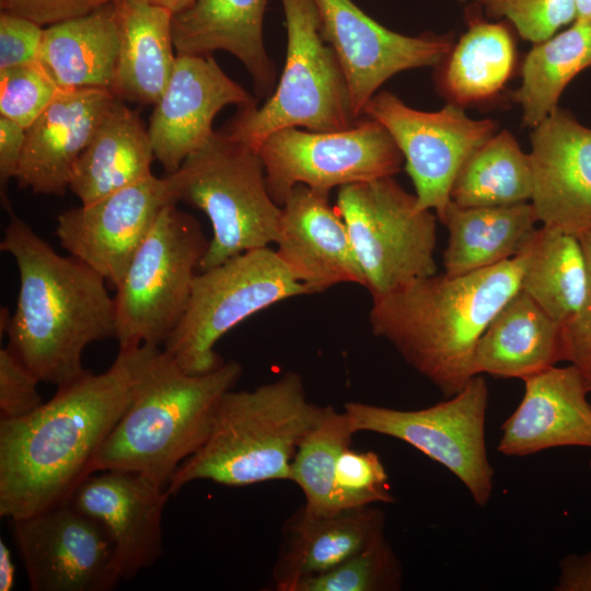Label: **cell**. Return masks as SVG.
Instances as JSON below:
<instances>
[{
  "label": "cell",
  "instance_id": "484cf974",
  "mask_svg": "<svg viewBox=\"0 0 591 591\" xmlns=\"http://www.w3.org/2000/svg\"><path fill=\"white\" fill-rule=\"evenodd\" d=\"M119 44L114 1L45 27L38 63L59 90L113 93Z\"/></svg>",
  "mask_w": 591,
  "mask_h": 591
},
{
  "label": "cell",
  "instance_id": "f35d334b",
  "mask_svg": "<svg viewBox=\"0 0 591 591\" xmlns=\"http://www.w3.org/2000/svg\"><path fill=\"white\" fill-rule=\"evenodd\" d=\"M39 378L9 347L0 349V420L25 417L43 405Z\"/></svg>",
  "mask_w": 591,
  "mask_h": 591
},
{
  "label": "cell",
  "instance_id": "7c38bea8",
  "mask_svg": "<svg viewBox=\"0 0 591 591\" xmlns=\"http://www.w3.org/2000/svg\"><path fill=\"white\" fill-rule=\"evenodd\" d=\"M268 193L282 207L299 184L331 192L334 187L394 176L404 157L387 129L361 116L344 130L285 128L259 146Z\"/></svg>",
  "mask_w": 591,
  "mask_h": 591
},
{
  "label": "cell",
  "instance_id": "bcb514c9",
  "mask_svg": "<svg viewBox=\"0 0 591 591\" xmlns=\"http://www.w3.org/2000/svg\"><path fill=\"white\" fill-rule=\"evenodd\" d=\"M148 3L161 7L170 11L172 14H176L186 8H188L195 0H142Z\"/></svg>",
  "mask_w": 591,
  "mask_h": 591
},
{
  "label": "cell",
  "instance_id": "74e56055",
  "mask_svg": "<svg viewBox=\"0 0 591 591\" xmlns=\"http://www.w3.org/2000/svg\"><path fill=\"white\" fill-rule=\"evenodd\" d=\"M483 5L494 18H507L520 36L534 44L542 43L576 21L575 0H459Z\"/></svg>",
  "mask_w": 591,
  "mask_h": 591
},
{
  "label": "cell",
  "instance_id": "6da1fadb",
  "mask_svg": "<svg viewBox=\"0 0 591 591\" xmlns=\"http://www.w3.org/2000/svg\"><path fill=\"white\" fill-rule=\"evenodd\" d=\"M159 350L121 349L106 371H89L57 387L25 417L0 420L2 518H24L70 500Z\"/></svg>",
  "mask_w": 591,
  "mask_h": 591
},
{
  "label": "cell",
  "instance_id": "ac0fdd59",
  "mask_svg": "<svg viewBox=\"0 0 591 591\" xmlns=\"http://www.w3.org/2000/svg\"><path fill=\"white\" fill-rule=\"evenodd\" d=\"M170 496L136 473L107 470L89 475L69 501L104 528L119 578L131 580L163 554L162 519Z\"/></svg>",
  "mask_w": 591,
  "mask_h": 591
},
{
  "label": "cell",
  "instance_id": "d4e9b609",
  "mask_svg": "<svg viewBox=\"0 0 591 591\" xmlns=\"http://www.w3.org/2000/svg\"><path fill=\"white\" fill-rule=\"evenodd\" d=\"M563 359L561 324L523 290L493 317L475 348V375L522 381Z\"/></svg>",
  "mask_w": 591,
  "mask_h": 591
},
{
  "label": "cell",
  "instance_id": "d6a6232c",
  "mask_svg": "<svg viewBox=\"0 0 591 591\" xmlns=\"http://www.w3.org/2000/svg\"><path fill=\"white\" fill-rule=\"evenodd\" d=\"M530 154L502 130L475 150L459 171L450 198L460 207L507 206L532 198Z\"/></svg>",
  "mask_w": 591,
  "mask_h": 591
},
{
  "label": "cell",
  "instance_id": "9c48e42d",
  "mask_svg": "<svg viewBox=\"0 0 591 591\" xmlns=\"http://www.w3.org/2000/svg\"><path fill=\"white\" fill-rule=\"evenodd\" d=\"M269 246L246 251L198 271L187 310L163 350L189 374H202L224 361L219 339L247 317L289 298L308 296Z\"/></svg>",
  "mask_w": 591,
  "mask_h": 591
},
{
  "label": "cell",
  "instance_id": "2e32d148",
  "mask_svg": "<svg viewBox=\"0 0 591 591\" xmlns=\"http://www.w3.org/2000/svg\"><path fill=\"white\" fill-rule=\"evenodd\" d=\"M320 33L335 51L358 117L391 77L404 70L439 66L452 49L448 35L407 36L384 27L352 0H313Z\"/></svg>",
  "mask_w": 591,
  "mask_h": 591
},
{
  "label": "cell",
  "instance_id": "5bb4252c",
  "mask_svg": "<svg viewBox=\"0 0 591 591\" xmlns=\"http://www.w3.org/2000/svg\"><path fill=\"white\" fill-rule=\"evenodd\" d=\"M11 521L32 591H108L121 580L108 534L70 501Z\"/></svg>",
  "mask_w": 591,
  "mask_h": 591
},
{
  "label": "cell",
  "instance_id": "9a60e30c",
  "mask_svg": "<svg viewBox=\"0 0 591 591\" xmlns=\"http://www.w3.org/2000/svg\"><path fill=\"white\" fill-rule=\"evenodd\" d=\"M177 202L172 175H152L63 211L56 219L55 235L69 255L116 288L161 211Z\"/></svg>",
  "mask_w": 591,
  "mask_h": 591
},
{
  "label": "cell",
  "instance_id": "52a82bcc",
  "mask_svg": "<svg viewBox=\"0 0 591 591\" xmlns=\"http://www.w3.org/2000/svg\"><path fill=\"white\" fill-rule=\"evenodd\" d=\"M280 1L287 30L280 80L262 106L239 108L223 130L255 150L269 135L285 128L337 131L360 119L337 56L321 36L314 1Z\"/></svg>",
  "mask_w": 591,
  "mask_h": 591
},
{
  "label": "cell",
  "instance_id": "7bdbcfd3",
  "mask_svg": "<svg viewBox=\"0 0 591 591\" xmlns=\"http://www.w3.org/2000/svg\"><path fill=\"white\" fill-rule=\"evenodd\" d=\"M26 140V129L0 116V188L5 210L11 209L7 196L8 183L16 177Z\"/></svg>",
  "mask_w": 591,
  "mask_h": 591
},
{
  "label": "cell",
  "instance_id": "8fae6325",
  "mask_svg": "<svg viewBox=\"0 0 591 591\" xmlns=\"http://www.w3.org/2000/svg\"><path fill=\"white\" fill-rule=\"evenodd\" d=\"M488 387L482 374L432 406L403 410L360 402L344 405L352 430L402 440L452 473L479 507L493 495L494 468L485 442Z\"/></svg>",
  "mask_w": 591,
  "mask_h": 591
},
{
  "label": "cell",
  "instance_id": "3957f363",
  "mask_svg": "<svg viewBox=\"0 0 591 591\" xmlns=\"http://www.w3.org/2000/svg\"><path fill=\"white\" fill-rule=\"evenodd\" d=\"M518 254L497 265L459 276L434 274L372 297V333L445 398L475 376L473 358L482 334L520 290Z\"/></svg>",
  "mask_w": 591,
  "mask_h": 591
},
{
  "label": "cell",
  "instance_id": "d6986e66",
  "mask_svg": "<svg viewBox=\"0 0 591 591\" xmlns=\"http://www.w3.org/2000/svg\"><path fill=\"white\" fill-rule=\"evenodd\" d=\"M533 129L531 204L537 220L579 236L591 229V128L556 108Z\"/></svg>",
  "mask_w": 591,
  "mask_h": 591
},
{
  "label": "cell",
  "instance_id": "ba28073f",
  "mask_svg": "<svg viewBox=\"0 0 591 591\" xmlns=\"http://www.w3.org/2000/svg\"><path fill=\"white\" fill-rule=\"evenodd\" d=\"M176 205L161 211L115 288L119 350L164 345L187 310L209 240Z\"/></svg>",
  "mask_w": 591,
  "mask_h": 591
},
{
  "label": "cell",
  "instance_id": "7dc6e473",
  "mask_svg": "<svg viewBox=\"0 0 591 591\" xmlns=\"http://www.w3.org/2000/svg\"><path fill=\"white\" fill-rule=\"evenodd\" d=\"M577 8V19L591 21V0H575Z\"/></svg>",
  "mask_w": 591,
  "mask_h": 591
},
{
  "label": "cell",
  "instance_id": "e0dca14e",
  "mask_svg": "<svg viewBox=\"0 0 591 591\" xmlns=\"http://www.w3.org/2000/svg\"><path fill=\"white\" fill-rule=\"evenodd\" d=\"M228 105L246 108L254 97L229 78L211 55H176L167 85L148 127L154 157L167 174L215 132L212 121Z\"/></svg>",
  "mask_w": 591,
  "mask_h": 591
},
{
  "label": "cell",
  "instance_id": "8d00e7d4",
  "mask_svg": "<svg viewBox=\"0 0 591 591\" xmlns=\"http://www.w3.org/2000/svg\"><path fill=\"white\" fill-rule=\"evenodd\" d=\"M59 92L38 62L0 70V116L27 129Z\"/></svg>",
  "mask_w": 591,
  "mask_h": 591
},
{
  "label": "cell",
  "instance_id": "44dd1931",
  "mask_svg": "<svg viewBox=\"0 0 591 591\" xmlns=\"http://www.w3.org/2000/svg\"><path fill=\"white\" fill-rule=\"evenodd\" d=\"M523 382V397L501 426L498 452L522 457L553 448L591 449L590 390L575 366H553Z\"/></svg>",
  "mask_w": 591,
  "mask_h": 591
},
{
  "label": "cell",
  "instance_id": "4dcf8cb0",
  "mask_svg": "<svg viewBox=\"0 0 591 591\" xmlns=\"http://www.w3.org/2000/svg\"><path fill=\"white\" fill-rule=\"evenodd\" d=\"M515 57L503 23L473 22L442 61L439 86L459 106L486 101L505 86Z\"/></svg>",
  "mask_w": 591,
  "mask_h": 591
},
{
  "label": "cell",
  "instance_id": "83f0119b",
  "mask_svg": "<svg viewBox=\"0 0 591 591\" xmlns=\"http://www.w3.org/2000/svg\"><path fill=\"white\" fill-rule=\"evenodd\" d=\"M115 9L120 44L113 94L121 101L154 105L176 59L173 14L142 0H116Z\"/></svg>",
  "mask_w": 591,
  "mask_h": 591
},
{
  "label": "cell",
  "instance_id": "603a6c76",
  "mask_svg": "<svg viewBox=\"0 0 591 591\" xmlns=\"http://www.w3.org/2000/svg\"><path fill=\"white\" fill-rule=\"evenodd\" d=\"M385 537V514L373 506L311 514L303 507L285 523L273 568L278 591L326 572Z\"/></svg>",
  "mask_w": 591,
  "mask_h": 591
},
{
  "label": "cell",
  "instance_id": "f546056e",
  "mask_svg": "<svg viewBox=\"0 0 591 591\" xmlns=\"http://www.w3.org/2000/svg\"><path fill=\"white\" fill-rule=\"evenodd\" d=\"M519 255L520 289L559 324L572 318L589 289L588 264L579 236L542 225Z\"/></svg>",
  "mask_w": 591,
  "mask_h": 591
},
{
  "label": "cell",
  "instance_id": "1f68e13d",
  "mask_svg": "<svg viewBox=\"0 0 591 591\" xmlns=\"http://www.w3.org/2000/svg\"><path fill=\"white\" fill-rule=\"evenodd\" d=\"M591 66V21L576 20L564 32L535 44L522 65V82L513 93L523 123L535 128L558 108L567 84Z\"/></svg>",
  "mask_w": 591,
  "mask_h": 591
},
{
  "label": "cell",
  "instance_id": "7402d4cb",
  "mask_svg": "<svg viewBox=\"0 0 591 591\" xmlns=\"http://www.w3.org/2000/svg\"><path fill=\"white\" fill-rule=\"evenodd\" d=\"M116 100L107 90H60L26 129L19 187L62 196L79 157Z\"/></svg>",
  "mask_w": 591,
  "mask_h": 591
},
{
  "label": "cell",
  "instance_id": "cb8c5ba5",
  "mask_svg": "<svg viewBox=\"0 0 591 591\" xmlns=\"http://www.w3.org/2000/svg\"><path fill=\"white\" fill-rule=\"evenodd\" d=\"M268 0H195L173 14L172 35L177 55L206 56L224 50L248 71L257 97L275 90L276 70L263 38Z\"/></svg>",
  "mask_w": 591,
  "mask_h": 591
},
{
  "label": "cell",
  "instance_id": "4316f807",
  "mask_svg": "<svg viewBox=\"0 0 591 591\" xmlns=\"http://www.w3.org/2000/svg\"><path fill=\"white\" fill-rule=\"evenodd\" d=\"M154 159L148 128L117 99L79 157L69 189L81 205L92 204L151 177Z\"/></svg>",
  "mask_w": 591,
  "mask_h": 591
},
{
  "label": "cell",
  "instance_id": "ffe728a7",
  "mask_svg": "<svg viewBox=\"0 0 591 591\" xmlns=\"http://www.w3.org/2000/svg\"><path fill=\"white\" fill-rule=\"evenodd\" d=\"M329 192L299 184L282 205L276 253L309 294L336 285L364 287L347 227Z\"/></svg>",
  "mask_w": 591,
  "mask_h": 591
},
{
  "label": "cell",
  "instance_id": "f6af8a7d",
  "mask_svg": "<svg viewBox=\"0 0 591 591\" xmlns=\"http://www.w3.org/2000/svg\"><path fill=\"white\" fill-rule=\"evenodd\" d=\"M15 566L8 545L0 541V590L11 591L15 584Z\"/></svg>",
  "mask_w": 591,
  "mask_h": 591
},
{
  "label": "cell",
  "instance_id": "ee69618b",
  "mask_svg": "<svg viewBox=\"0 0 591 591\" xmlns=\"http://www.w3.org/2000/svg\"><path fill=\"white\" fill-rule=\"evenodd\" d=\"M555 590L591 591V552L569 555L560 561V572Z\"/></svg>",
  "mask_w": 591,
  "mask_h": 591
},
{
  "label": "cell",
  "instance_id": "8992f818",
  "mask_svg": "<svg viewBox=\"0 0 591 591\" xmlns=\"http://www.w3.org/2000/svg\"><path fill=\"white\" fill-rule=\"evenodd\" d=\"M177 201L201 210L212 236L199 270L276 243L282 208L270 197L258 151L215 131L171 174Z\"/></svg>",
  "mask_w": 591,
  "mask_h": 591
},
{
  "label": "cell",
  "instance_id": "f1b7e54d",
  "mask_svg": "<svg viewBox=\"0 0 591 591\" xmlns=\"http://www.w3.org/2000/svg\"><path fill=\"white\" fill-rule=\"evenodd\" d=\"M449 232L444 274L459 276L517 256L537 229L531 202L460 207L452 200L439 220Z\"/></svg>",
  "mask_w": 591,
  "mask_h": 591
},
{
  "label": "cell",
  "instance_id": "7a4b0ae2",
  "mask_svg": "<svg viewBox=\"0 0 591 591\" xmlns=\"http://www.w3.org/2000/svg\"><path fill=\"white\" fill-rule=\"evenodd\" d=\"M8 212L0 250L15 260L20 281L8 346L42 382L60 387L89 372L82 357L90 344L115 337L114 298L97 271L58 254L12 208Z\"/></svg>",
  "mask_w": 591,
  "mask_h": 591
},
{
  "label": "cell",
  "instance_id": "30bf717a",
  "mask_svg": "<svg viewBox=\"0 0 591 591\" xmlns=\"http://www.w3.org/2000/svg\"><path fill=\"white\" fill-rule=\"evenodd\" d=\"M343 218L371 298L437 274V216L417 206L393 176L338 188Z\"/></svg>",
  "mask_w": 591,
  "mask_h": 591
},
{
  "label": "cell",
  "instance_id": "277c9868",
  "mask_svg": "<svg viewBox=\"0 0 591 591\" xmlns=\"http://www.w3.org/2000/svg\"><path fill=\"white\" fill-rule=\"evenodd\" d=\"M242 372L231 360L210 372L189 374L160 349L94 456L91 474L131 472L167 489L179 465L207 441L223 396Z\"/></svg>",
  "mask_w": 591,
  "mask_h": 591
},
{
  "label": "cell",
  "instance_id": "836d02e7",
  "mask_svg": "<svg viewBox=\"0 0 591 591\" xmlns=\"http://www.w3.org/2000/svg\"><path fill=\"white\" fill-rule=\"evenodd\" d=\"M355 431L346 413L333 406L300 442L291 463V478L305 497L303 509L311 514L336 512L334 478L340 454L351 445Z\"/></svg>",
  "mask_w": 591,
  "mask_h": 591
},
{
  "label": "cell",
  "instance_id": "60d3db41",
  "mask_svg": "<svg viewBox=\"0 0 591 591\" xmlns=\"http://www.w3.org/2000/svg\"><path fill=\"white\" fill-rule=\"evenodd\" d=\"M44 27L15 14L0 13V70L38 62Z\"/></svg>",
  "mask_w": 591,
  "mask_h": 591
},
{
  "label": "cell",
  "instance_id": "c3c4849f",
  "mask_svg": "<svg viewBox=\"0 0 591 591\" xmlns=\"http://www.w3.org/2000/svg\"><path fill=\"white\" fill-rule=\"evenodd\" d=\"M589 464H590V467H591V460H590V463H589Z\"/></svg>",
  "mask_w": 591,
  "mask_h": 591
},
{
  "label": "cell",
  "instance_id": "4fadbf2b",
  "mask_svg": "<svg viewBox=\"0 0 591 591\" xmlns=\"http://www.w3.org/2000/svg\"><path fill=\"white\" fill-rule=\"evenodd\" d=\"M362 116L378 120L391 134L404 157L418 208L433 210L438 220L451 200L459 171L496 130L495 121L473 119L456 104L422 112L387 91L375 93Z\"/></svg>",
  "mask_w": 591,
  "mask_h": 591
},
{
  "label": "cell",
  "instance_id": "b9f144b4",
  "mask_svg": "<svg viewBox=\"0 0 591 591\" xmlns=\"http://www.w3.org/2000/svg\"><path fill=\"white\" fill-rule=\"evenodd\" d=\"M116 0H0L1 11L49 26L81 16Z\"/></svg>",
  "mask_w": 591,
  "mask_h": 591
},
{
  "label": "cell",
  "instance_id": "d590c367",
  "mask_svg": "<svg viewBox=\"0 0 591 591\" xmlns=\"http://www.w3.org/2000/svg\"><path fill=\"white\" fill-rule=\"evenodd\" d=\"M393 500L387 473L376 453L348 448L340 454L334 478L337 511Z\"/></svg>",
  "mask_w": 591,
  "mask_h": 591
},
{
  "label": "cell",
  "instance_id": "5b68a950",
  "mask_svg": "<svg viewBox=\"0 0 591 591\" xmlns=\"http://www.w3.org/2000/svg\"><path fill=\"white\" fill-rule=\"evenodd\" d=\"M326 407L308 398L296 372L253 390L229 391L207 441L179 465L167 491L175 495L195 480L234 487L290 480L296 451Z\"/></svg>",
  "mask_w": 591,
  "mask_h": 591
},
{
  "label": "cell",
  "instance_id": "e575fe53",
  "mask_svg": "<svg viewBox=\"0 0 591 591\" xmlns=\"http://www.w3.org/2000/svg\"><path fill=\"white\" fill-rule=\"evenodd\" d=\"M402 579L401 561L384 537L333 569L300 581L293 591H395Z\"/></svg>",
  "mask_w": 591,
  "mask_h": 591
},
{
  "label": "cell",
  "instance_id": "ab89813d",
  "mask_svg": "<svg viewBox=\"0 0 591 591\" xmlns=\"http://www.w3.org/2000/svg\"><path fill=\"white\" fill-rule=\"evenodd\" d=\"M579 239L588 264L589 289L580 311L561 325L563 359L581 372L591 392V229Z\"/></svg>",
  "mask_w": 591,
  "mask_h": 591
}]
</instances>
